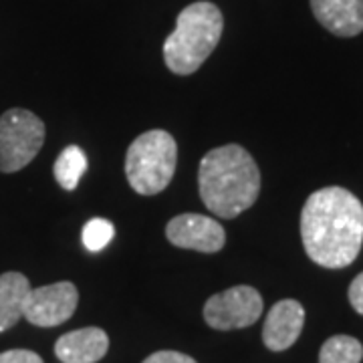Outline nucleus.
Segmentation results:
<instances>
[{
	"label": "nucleus",
	"mask_w": 363,
	"mask_h": 363,
	"mask_svg": "<svg viewBox=\"0 0 363 363\" xmlns=\"http://www.w3.org/2000/svg\"><path fill=\"white\" fill-rule=\"evenodd\" d=\"M301 238L307 257L325 269L350 267L363 245V204L341 188L313 192L301 212Z\"/></svg>",
	"instance_id": "nucleus-1"
},
{
	"label": "nucleus",
	"mask_w": 363,
	"mask_h": 363,
	"mask_svg": "<svg viewBox=\"0 0 363 363\" xmlns=\"http://www.w3.org/2000/svg\"><path fill=\"white\" fill-rule=\"evenodd\" d=\"M198 190L204 206L214 216L230 220L259 200L260 169L242 145H220L202 157Z\"/></svg>",
	"instance_id": "nucleus-2"
},
{
	"label": "nucleus",
	"mask_w": 363,
	"mask_h": 363,
	"mask_svg": "<svg viewBox=\"0 0 363 363\" xmlns=\"http://www.w3.org/2000/svg\"><path fill=\"white\" fill-rule=\"evenodd\" d=\"M224 16L214 2H192L176 21V28L164 40V63L174 75H192L218 47Z\"/></svg>",
	"instance_id": "nucleus-3"
},
{
	"label": "nucleus",
	"mask_w": 363,
	"mask_h": 363,
	"mask_svg": "<svg viewBox=\"0 0 363 363\" xmlns=\"http://www.w3.org/2000/svg\"><path fill=\"white\" fill-rule=\"evenodd\" d=\"M176 164L178 143L172 133L150 130L130 143L125 154V176L138 194L156 196L169 186Z\"/></svg>",
	"instance_id": "nucleus-4"
},
{
	"label": "nucleus",
	"mask_w": 363,
	"mask_h": 363,
	"mask_svg": "<svg viewBox=\"0 0 363 363\" xmlns=\"http://www.w3.org/2000/svg\"><path fill=\"white\" fill-rule=\"evenodd\" d=\"M45 123L23 107H13L0 116V172L14 174L26 168L45 143Z\"/></svg>",
	"instance_id": "nucleus-5"
},
{
	"label": "nucleus",
	"mask_w": 363,
	"mask_h": 363,
	"mask_svg": "<svg viewBox=\"0 0 363 363\" xmlns=\"http://www.w3.org/2000/svg\"><path fill=\"white\" fill-rule=\"evenodd\" d=\"M262 297L255 286L236 285L216 293L204 305V321L218 331L245 329L255 325L262 315Z\"/></svg>",
	"instance_id": "nucleus-6"
},
{
	"label": "nucleus",
	"mask_w": 363,
	"mask_h": 363,
	"mask_svg": "<svg viewBox=\"0 0 363 363\" xmlns=\"http://www.w3.org/2000/svg\"><path fill=\"white\" fill-rule=\"evenodd\" d=\"M79 305L77 286L69 281L30 289L23 317L37 327H57L73 317Z\"/></svg>",
	"instance_id": "nucleus-7"
},
{
	"label": "nucleus",
	"mask_w": 363,
	"mask_h": 363,
	"mask_svg": "<svg viewBox=\"0 0 363 363\" xmlns=\"http://www.w3.org/2000/svg\"><path fill=\"white\" fill-rule=\"evenodd\" d=\"M166 238L174 247L214 255L226 245V233L218 220L204 214H178L166 226Z\"/></svg>",
	"instance_id": "nucleus-8"
},
{
	"label": "nucleus",
	"mask_w": 363,
	"mask_h": 363,
	"mask_svg": "<svg viewBox=\"0 0 363 363\" xmlns=\"http://www.w3.org/2000/svg\"><path fill=\"white\" fill-rule=\"evenodd\" d=\"M305 325V309L295 298H283L272 305L262 325V343L271 351H286L297 343Z\"/></svg>",
	"instance_id": "nucleus-9"
},
{
	"label": "nucleus",
	"mask_w": 363,
	"mask_h": 363,
	"mask_svg": "<svg viewBox=\"0 0 363 363\" xmlns=\"http://www.w3.org/2000/svg\"><path fill=\"white\" fill-rule=\"evenodd\" d=\"M109 350V337L99 327H83L57 339L55 355L61 363H97Z\"/></svg>",
	"instance_id": "nucleus-10"
},
{
	"label": "nucleus",
	"mask_w": 363,
	"mask_h": 363,
	"mask_svg": "<svg viewBox=\"0 0 363 363\" xmlns=\"http://www.w3.org/2000/svg\"><path fill=\"white\" fill-rule=\"evenodd\" d=\"M315 18L335 37L363 33V0H311Z\"/></svg>",
	"instance_id": "nucleus-11"
},
{
	"label": "nucleus",
	"mask_w": 363,
	"mask_h": 363,
	"mask_svg": "<svg viewBox=\"0 0 363 363\" xmlns=\"http://www.w3.org/2000/svg\"><path fill=\"white\" fill-rule=\"evenodd\" d=\"M33 286L23 272H4L0 274V333L23 319L25 301Z\"/></svg>",
	"instance_id": "nucleus-12"
},
{
	"label": "nucleus",
	"mask_w": 363,
	"mask_h": 363,
	"mask_svg": "<svg viewBox=\"0 0 363 363\" xmlns=\"http://www.w3.org/2000/svg\"><path fill=\"white\" fill-rule=\"evenodd\" d=\"M85 172H87V156L79 145H67L52 166L55 180L67 192H73L77 188L79 180L83 178Z\"/></svg>",
	"instance_id": "nucleus-13"
},
{
	"label": "nucleus",
	"mask_w": 363,
	"mask_h": 363,
	"mask_svg": "<svg viewBox=\"0 0 363 363\" xmlns=\"http://www.w3.org/2000/svg\"><path fill=\"white\" fill-rule=\"evenodd\" d=\"M363 345L351 335H333L319 351V363H362Z\"/></svg>",
	"instance_id": "nucleus-14"
},
{
	"label": "nucleus",
	"mask_w": 363,
	"mask_h": 363,
	"mask_svg": "<svg viewBox=\"0 0 363 363\" xmlns=\"http://www.w3.org/2000/svg\"><path fill=\"white\" fill-rule=\"evenodd\" d=\"M116 236V226L105 218H91L83 226V245L91 252L104 250Z\"/></svg>",
	"instance_id": "nucleus-15"
},
{
	"label": "nucleus",
	"mask_w": 363,
	"mask_h": 363,
	"mask_svg": "<svg viewBox=\"0 0 363 363\" xmlns=\"http://www.w3.org/2000/svg\"><path fill=\"white\" fill-rule=\"evenodd\" d=\"M142 363H198L194 357L182 353V351H172V350H164V351H156L152 353L150 357H145Z\"/></svg>",
	"instance_id": "nucleus-16"
},
{
	"label": "nucleus",
	"mask_w": 363,
	"mask_h": 363,
	"mask_svg": "<svg viewBox=\"0 0 363 363\" xmlns=\"http://www.w3.org/2000/svg\"><path fill=\"white\" fill-rule=\"evenodd\" d=\"M0 363H45L39 353L30 350H9L0 353Z\"/></svg>",
	"instance_id": "nucleus-17"
},
{
	"label": "nucleus",
	"mask_w": 363,
	"mask_h": 363,
	"mask_svg": "<svg viewBox=\"0 0 363 363\" xmlns=\"http://www.w3.org/2000/svg\"><path fill=\"white\" fill-rule=\"evenodd\" d=\"M350 303L351 307L355 309V311L363 315V272H359L355 279H353V283L350 285Z\"/></svg>",
	"instance_id": "nucleus-18"
}]
</instances>
